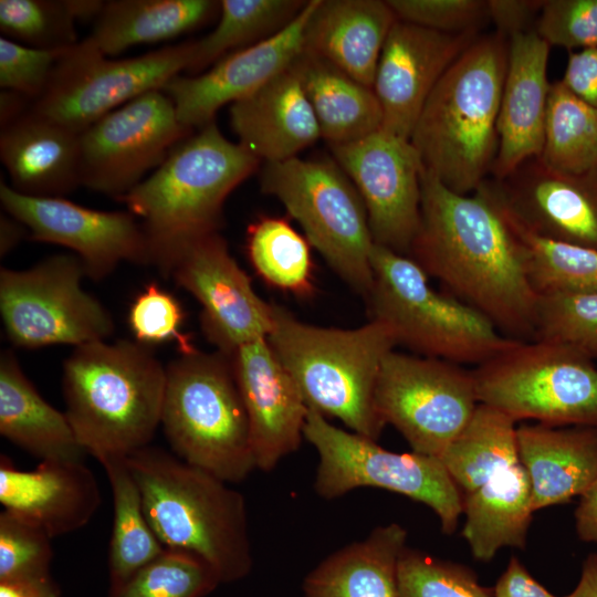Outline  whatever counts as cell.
<instances>
[{
    "instance_id": "cell-1",
    "label": "cell",
    "mask_w": 597,
    "mask_h": 597,
    "mask_svg": "<svg viewBox=\"0 0 597 597\" xmlns=\"http://www.w3.org/2000/svg\"><path fill=\"white\" fill-rule=\"evenodd\" d=\"M408 256L504 336L534 339L538 295L521 243L483 197L459 195L423 168L420 223Z\"/></svg>"
},
{
    "instance_id": "cell-2",
    "label": "cell",
    "mask_w": 597,
    "mask_h": 597,
    "mask_svg": "<svg viewBox=\"0 0 597 597\" xmlns=\"http://www.w3.org/2000/svg\"><path fill=\"white\" fill-rule=\"evenodd\" d=\"M260 163L212 122L176 145L151 175L118 200L139 219L151 265L163 276L168 277L190 244L219 232L228 196Z\"/></svg>"
},
{
    "instance_id": "cell-3",
    "label": "cell",
    "mask_w": 597,
    "mask_h": 597,
    "mask_svg": "<svg viewBox=\"0 0 597 597\" xmlns=\"http://www.w3.org/2000/svg\"><path fill=\"white\" fill-rule=\"evenodd\" d=\"M507 59V36L480 34L439 80L410 136L423 168L459 195L491 176Z\"/></svg>"
},
{
    "instance_id": "cell-4",
    "label": "cell",
    "mask_w": 597,
    "mask_h": 597,
    "mask_svg": "<svg viewBox=\"0 0 597 597\" xmlns=\"http://www.w3.org/2000/svg\"><path fill=\"white\" fill-rule=\"evenodd\" d=\"M146 519L165 548L205 559L221 584L253 567L244 496L228 482L158 447L125 457Z\"/></svg>"
},
{
    "instance_id": "cell-5",
    "label": "cell",
    "mask_w": 597,
    "mask_h": 597,
    "mask_svg": "<svg viewBox=\"0 0 597 597\" xmlns=\"http://www.w3.org/2000/svg\"><path fill=\"white\" fill-rule=\"evenodd\" d=\"M166 367L150 347L121 339L77 347L63 365L65 415L95 459L149 446L160 425Z\"/></svg>"
},
{
    "instance_id": "cell-6",
    "label": "cell",
    "mask_w": 597,
    "mask_h": 597,
    "mask_svg": "<svg viewBox=\"0 0 597 597\" xmlns=\"http://www.w3.org/2000/svg\"><path fill=\"white\" fill-rule=\"evenodd\" d=\"M266 338L308 409L378 440L385 423L375 405L376 384L384 359L397 346L388 326L375 320L347 329L317 326L273 303Z\"/></svg>"
},
{
    "instance_id": "cell-7",
    "label": "cell",
    "mask_w": 597,
    "mask_h": 597,
    "mask_svg": "<svg viewBox=\"0 0 597 597\" xmlns=\"http://www.w3.org/2000/svg\"><path fill=\"white\" fill-rule=\"evenodd\" d=\"M160 425L175 455L228 483L256 469L230 355L198 349L169 362Z\"/></svg>"
},
{
    "instance_id": "cell-8",
    "label": "cell",
    "mask_w": 597,
    "mask_h": 597,
    "mask_svg": "<svg viewBox=\"0 0 597 597\" xmlns=\"http://www.w3.org/2000/svg\"><path fill=\"white\" fill-rule=\"evenodd\" d=\"M373 286L366 303L370 320L390 328L397 346L416 355L459 365H481L514 341L483 314L439 292L409 256L374 243Z\"/></svg>"
},
{
    "instance_id": "cell-9",
    "label": "cell",
    "mask_w": 597,
    "mask_h": 597,
    "mask_svg": "<svg viewBox=\"0 0 597 597\" xmlns=\"http://www.w3.org/2000/svg\"><path fill=\"white\" fill-rule=\"evenodd\" d=\"M260 185L298 222L337 276L366 301L374 281V241L365 205L336 160L293 157L266 163Z\"/></svg>"
},
{
    "instance_id": "cell-10",
    "label": "cell",
    "mask_w": 597,
    "mask_h": 597,
    "mask_svg": "<svg viewBox=\"0 0 597 597\" xmlns=\"http://www.w3.org/2000/svg\"><path fill=\"white\" fill-rule=\"evenodd\" d=\"M472 373L479 402L515 422L597 428V366L568 346L514 341Z\"/></svg>"
},
{
    "instance_id": "cell-11",
    "label": "cell",
    "mask_w": 597,
    "mask_h": 597,
    "mask_svg": "<svg viewBox=\"0 0 597 597\" xmlns=\"http://www.w3.org/2000/svg\"><path fill=\"white\" fill-rule=\"evenodd\" d=\"M304 439L318 454L314 481L318 496L333 500L358 488L385 489L428 505L443 533L455 531L463 513V493L439 458L389 451L377 440L341 429L311 409Z\"/></svg>"
},
{
    "instance_id": "cell-12",
    "label": "cell",
    "mask_w": 597,
    "mask_h": 597,
    "mask_svg": "<svg viewBox=\"0 0 597 597\" xmlns=\"http://www.w3.org/2000/svg\"><path fill=\"white\" fill-rule=\"evenodd\" d=\"M81 259L55 254L30 269L0 270V313L6 336L15 347H74L105 341L114 321L98 300L85 292Z\"/></svg>"
},
{
    "instance_id": "cell-13",
    "label": "cell",
    "mask_w": 597,
    "mask_h": 597,
    "mask_svg": "<svg viewBox=\"0 0 597 597\" xmlns=\"http://www.w3.org/2000/svg\"><path fill=\"white\" fill-rule=\"evenodd\" d=\"M195 40L128 59H108L88 39L71 46L54 66L32 109L81 134L97 119L188 71Z\"/></svg>"
},
{
    "instance_id": "cell-14",
    "label": "cell",
    "mask_w": 597,
    "mask_h": 597,
    "mask_svg": "<svg viewBox=\"0 0 597 597\" xmlns=\"http://www.w3.org/2000/svg\"><path fill=\"white\" fill-rule=\"evenodd\" d=\"M479 404L473 373L462 365L395 349L381 364L377 412L413 452L440 458Z\"/></svg>"
},
{
    "instance_id": "cell-15",
    "label": "cell",
    "mask_w": 597,
    "mask_h": 597,
    "mask_svg": "<svg viewBox=\"0 0 597 597\" xmlns=\"http://www.w3.org/2000/svg\"><path fill=\"white\" fill-rule=\"evenodd\" d=\"M191 134L165 92L142 94L80 134L81 186L119 200Z\"/></svg>"
},
{
    "instance_id": "cell-16",
    "label": "cell",
    "mask_w": 597,
    "mask_h": 597,
    "mask_svg": "<svg viewBox=\"0 0 597 597\" xmlns=\"http://www.w3.org/2000/svg\"><path fill=\"white\" fill-rule=\"evenodd\" d=\"M474 193L540 238L597 251V170L559 171L533 157Z\"/></svg>"
},
{
    "instance_id": "cell-17",
    "label": "cell",
    "mask_w": 597,
    "mask_h": 597,
    "mask_svg": "<svg viewBox=\"0 0 597 597\" xmlns=\"http://www.w3.org/2000/svg\"><path fill=\"white\" fill-rule=\"evenodd\" d=\"M329 147L365 205L374 243L408 256L420 223L423 171L411 142L379 129Z\"/></svg>"
},
{
    "instance_id": "cell-18",
    "label": "cell",
    "mask_w": 597,
    "mask_h": 597,
    "mask_svg": "<svg viewBox=\"0 0 597 597\" xmlns=\"http://www.w3.org/2000/svg\"><path fill=\"white\" fill-rule=\"evenodd\" d=\"M6 212L29 230V239L65 247L77 255L86 276L101 281L122 262L151 265L146 234L129 211H102L59 197H32L0 182Z\"/></svg>"
},
{
    "instance_id": "cell-19",
    "label": "cell",
    "mask_w": 597,
    "mask_h": 597,
    "mask_svg": "<svg viewBox=\"0 0 597 597\" xmlns=\"http://www.w3.org/2000/svg\"><path fill=\"white\" fill-rule=\"evenodd\" d=\"M168 277L200 304L202 334L217 350L231 355L240 346L269 336L273 303L256 294L250 276L231 255L219 232L185 249L172 263Z\"/></svg>"
},
{
    "instance_id": "cell-20",
    "label": "cell",
    "mask_w": 597,
    "mask_h": 597,
    "mask_svg": "<svg viewBox=\"0 0 597 597\" xmlns=\"http://www.w3.org/2000/svg\"><path fill=\"white\" fill-rule=\"evenodd\" d=\"M480 32L444 33L397 20L384 44L374 81L381 129L409 139L432 90Z\"/></svg>"
},
{
    "instance_id": "cell-21",
    "label": "cell",
    "mask_w": 597,
    "mask_h": 597,
    "mask_svg": "<svg viewBox=\"0 0 597 597\" xmlns=\"http://www.w3.org/2000/svg\"><path fill=\"white\" fill-rule=\"evenodd\" d=\"M317 0H310L282 31L232 51L208 71L177 75L161 88L172 101L179 121L189 128L214 122L216 113L233 104L289 69L304 48V29Z\"/></svg>"
},
{
    "instance_id": "cell-22",
    "label": "cell",
    "mask_w": 597,
    "mask_h": 597,
    "mask_svg": "<svg viewBox=\"0 0 597 597\" xmlns=\"http://www.w3.org/2000/svg\"><path fill=\"white\" fill-rule=\"evenodd\" d=\"M230 357L256 469L271 471L300 448L308 408L266 337L240 346Z\"/></svg>"
},
{
    "instance_id": "cell-23",
    "label": "cell",
    "mask_w": 597,
    "mask_h": 597,
    "mask_svg": "<svg viewBox=\"0 0 597 597\" xmlns=\"http://www.w3.org/2000/svg\"><path fill=\"white\" fill-rule=\"evenodd\" d=\"M0 502L53 538L85 526L101 505V493L83 461L45 460L23 471L1 454Z\"/></svg>"
},
{
    "instance_id": "cell-24",
    "label": "cell",
    "mask_w": 597,
    "mask_h": 597,
    "mask_svg": "<svg viewBox=\"0 0 597 597\" xmlns=\"http://www.w3.org/2000/svg\"><path fill=\"white\" fill-rule=\"evenodd\" d=\"M551 46L534 30L509 38L498 116L499 148L491 177L503 178L544 146Z\"/></svg>"
},
{
    "instance_id": "cell-25",
    "label": "cell",
    "mask_w": 597,
    "mask_h": 597,
    "mask_svg": "<svg viewBox=\"0 0 597 597\" xmlns=\"http://www.w3.org/2000/svg\"><path fill=\"white\" fill-rule=\"evenodd\" d=\"M230 123L238 143L264 164L297 157L321 137L318 122L292 65L231 104Z\"/></svg>"
},
{
    "instance_id": "cell-26",
    "label": "cell",
    "mask_w": 597,
    "mask_h": 597,
    "mask_svg": "<svg viewBox=\"0 0 597 597\" xmlns=\"http://www.w3.org/2000/svg\"><path fill=\"white\" fill-rule=\"evenodd\" d=\"M0 158L22 195L64 198L81 186L80 134L32 107L1 127Z\"/></svg>"
},
{
    "instance_id": "cell-27",
    "label": "cell",
    "mask_w": 597,
    "mask_h": 597,
    "mask_svg": "<svg viewBox=\"0 0 597 597\" xmlns=\"http://www.w3.org/2000/svg\"><path fill=\"white\" fill-rule=\"evenodd\" d=\"M397 18L381 0H317L305 29L310 51L373 87L378 61Z\"/></svg>"
},
{
    "instance_id": "cell-28",
    "label": "cell",
    "mask_w": 597,
    "mask_h": 597,
    "mask_svg": "<svg viewBox=\"0 0 597 597\" xmlns=\"http://www.w3.org/2000/svg\"><path fill=\"white\" fill-rule=\"evenodd\" d=\"M516 433L534 512L579 496L597 479V428L524 423Z\"/></svg>"
},
{
    "instance_id": "cell-29",
    "label": "cell",
    "mask_w": 597,
    "mask_h": 597,
    "mask_svg": "<svg viewBox=\"0 0 597 597\" xmlns=\"http://www.w3.org/2000/svg\"><path fill=\"white\" fill-rule=\"evenodd\" d=\"M406 541L401 525L377 526L308 572L302 585L304 597H398L397 569Z\"/></svg>"
},
{
    "instance_id": "cell-30",
    "label": "cell",
    "mask_w": 597,
    "mask_h": 597,
    "mask_svg": "<svg viewBox=\"0 0 597 597\" xmlns=\"http://www.w3.org/2000/svg\"><path fill=\"white\" fill-rule=\"evenodd\" d=\"M0 433L41 461H83L86 454L65 412L44 400L10 349L0 354Z\"/></svg>"
},
{
    "instance_id": "cell-31",
    "label": "cell",
    "mask_w": 597,
    "mask_h": 597,
    "mask_svg": "<svg viewBox=\"0 0 597 597\" xmlns=\"http://www.w3.org/2000/svg\"><path fill=\"white\" fill-rule=\"evenodd\" d=\"M329 146L366 137L383 125V112L373 87L353 78L327 60L303 49L293 62Z\"/></svg>"
},
{
    "instance_id": "cell-32",
    "label": "cell",
    "mask_w": 597,
    "mask_h": 597,
    "mask_svg": "<svg viewBox=\"0 0 597 597\" xmlns=\"http://www.w3.org/2000/svg\"><path fill=\"white\" fill-rule=\"evenodd\" d=\"M533 512L530 479L521 462L463 495L462 535L473 557L489 562L502 547L524 548Z\"/></svg>"
},
{
    "instance_id": "cell-33",
    "label": "cell",
    "mask_w": 597,
    "mask_h": 597,
    "mask_svg": "<svg viewBox=\"0 0 597 597\" xmlns=\"http://www.w3.org/2000/svg\"><path fill=\"white\" fill-rule=\"evenodd\" d=\"M212 0H113L95 20L88 39L105 55L137 44L178 38L200 28L219 12Z\"/></svg>"
},
{
    "instance_id": "cell-34",
    "label": "cell",
    "mask_w": 597,
    "mask_h": 597,
    "mask_svg": "<svg viewBox=\"0 0 597 597\" xmlns=\"http://www.w3.org/2000/svg\"><path fill=\"white\" fill-rule=\"evenodd\" d=\"M504 412L479 404L472 418L440 455L463 495L517 463V427Z\"/></svg>"
},
{
    "instance_id": "cell-35",
    "label": "cell",
    "mask_w": 597,
    "mask_h": 597,
    "mask_svg": "<svg viewBox=\"0 0 597 597\" xmlns=\"http://www.w3.org/2000/svg\"><path fill=\"white\" fill-rule=\"evenodd\" d=\"M104 468L113 496V525L108 549L109 586H117L157 557L165 547L151 530L138 485L125 457L96 459Z\"/></svg>"
},
{
    "instance_id": "cell-36",
    "label": "cell",
    "mask_w": 597,
    "mask_h": 597,
    "mask_svg": "<svg viewBox=\"0 0 597 597\" xmlns=\"http://www.w3.org/2000/svg\"><path fill=\"white\" fill-rule=\"evenodd\" d=\"M307 1L300 0H222L216 28L195 40V53L188 69L197 75L221 57L262 40L287 27Z\"/></svg>"
},
{
    "instance_id": "cell-37",
    "label": "cell",
    "mask_w": 597,
    "mask_h": 597,
    "mask_svg": "<svg viewBox=\"0 0 597 597\" xmlns=\"http://www.w3.org/2000/svg\"><path fill=\"white\" fill-rule=\"evenodd\" d=\"M311 247L286 218L260 216L247 228L245 249L255 273L301 298L315 292Z\"/></svg>"
},
{
    "instance_id": "cell-38",
    "label": "cell",
    "mask_w": 597,
    "mask_h": 597,
    "mask_svg": "<svg viewBox=\"0 0 597 597\" xmlns=\"http://www.w3.org/2000/svg\"><path fill=\"white\" fill-rule=\"evenodd\" d=\"M540 158L559 171L597 170V108L572 93L561 80L549 86Z\"/></svg>"
},
{
    "instance_id": "cell-39",
    "label": "cell",
    "mask_w": 597,
    "mask_h": 597,
    "mask_svg": "<svg viewBox=\"0 0 597 597\" xmlns=\"http://www.w3.org/2000/svg\"><path fill=\"white\" fill-rule=\"evenodd\" d=\"M519 239L537 295L596 294L597 251L540 238L502 217Z\"/></svg>"
},
{
    "instance_id": "cell-40",
    "label": "cell",
    "mask_w": 597,
    "mask_h": 597,
    "mask_svg": "<svg viewBox=\"0 0 597 597\" xmlns=\"http://www.w3.org/2000/svg\"><path fill=\"white\" fill-rule=\"evenodd\" d=\"M51 537L35 524L3 510L0 513V584L32 597H60L52 577Z\"/></svg>"
},
{
    "instance_id": "cell-41",
    "label": "cell",
    "mask_w": 597,
    "mask_h": 597,
    "mask_svg": "<svg viewBox=\"0 0 597 597\" xmlns=\"http://www.w3.org/2000/svg\"><path fill=\"white\" fill-rule=\"evenodd\" d=\"M221 580L201 557L189 552L165 548L117 586L108 597H205Z\"/></svg>"
},
{
    "instance_id": "cell-42",
    "label": "cell",
    "mask_w": 597,
    "mask_h": 597,
    "mask_svg": "<svg viewBox=\"0 0 597 597\" xmlns=\"http://www.w3.org/2000/svg\"><path fill=\"white\" fill-rule=\"evenodd\" d=\"M69 0H0L6 38L43 50H65L80 41Z\"/></svg>"
},
{
    "instance_id": "cell-43",
    "label": "cell",
    "mask_w": 597,
    "mask_h": 597,
    "mask_svg": "<svg viewBox=\"0 0 597 597\" xmlns=\"http://www.w3.org/2000/svg\"><path fill=\"white\" fill-rule=\"evenodd\" d=\"M398 597H493L469 567L406 547L397 569Z\"/></svg>"
},
{
    "instance_id": "cell-44",
    "label": "cell",
    "mask_w": 597,
    "mask_h": 597,
    "mask_svg": "<svg viewBox=\"0 0 597 597\" xmlns=\"http://www.w3.org/2000/svg\"><path fill=\"white\" fill-rule=\"evenodd\" d=\"M534 339L597 358V293L540 295Z\"/></svg>"
},
{
    "instance_id": "cell-45",
    "label": "cell",
    "mask_w": 597,
    "mask_h": 597,
    "mask_svg": "<svg viewBox=\"0 0 597 597\" xmlns=\"http://www.w3.org/2000/svg\"><path fill=\"white\" fill-rule=\"evenodd\" d=\"M186 314L182 305L158 283L150 282L133 301L128 325L135 341L150 347L176 343L180 355L198 350L191 336L182 331Z\"/></svg>"
},
{
    "instance_id": "cell-46",
    "label": "cell",
    "mask_w": 597,
    "mask_h": 597,
    "mask_svg": "<svg viewBox=\"0 0 597 597\" xmlns=\"http://www.w3.org/2000/svg\"><path fill=\"white\" fill-rule=\"evenodd\" d=\"M534 31L568 52L597 48V0H543Z\"/></svg>"
},
{
    "instance_id": "cell-47",
    "label": "cell",
    "mask_w": 597,
    "mask_h": 597,
    "mask_svg": "<svg viewBox=\"0 0 597 597\" xmlns=\"http://www.w3.org/2000/svg\"><path fill=\"white\" fill-rule=\"evenodd\" d=\"M397 20L444 33L480 32L488 0H387Z\"/></svg>"
},
{
    "instance_id": "cell-48",
    "label": "cell",
    "mask_w": 597,
    "mask_h": 597,
    "mask_svg": "<svg viewBox=\"0 0 597 597\" xmlns=\"http://www.w3.org/2000/svg\"><path fill=\"white\" fill-rule=\"evenodd\" d=\"M66 50L35 49L1 36V88L20 93L33 103L44 93L55 64Z\"/></svg>"
},
{
    "instance_id": "cell-49",
    "label": "cell",
    "mask_w": 597,
    "mask_h": 597,
    "mask_svg": "<svg viewBox=\"0 0 597 597\" xmlns=\"http://www.w3.org/2000/svg\"><path fill=\"white\" fill-rule=\"evenodd\" d=\"M543 0H488L489 18L496 32L511 38L534 30Z\"/></svg>"
},
{
    "instance_id": "cell-50",
    "label": "cell",
    "mask_w": 597,
    "mask_h": 597,
    "mask_svg": "<svg viewBox=\"0 0 597 597\" xmlns=\"http://www.w3.org/2000/svg\"><path fill=\"white\" fill-rule=\"evenodd\" d=\"M561 82L580 100L597 108V48L568 52Z\"/></svg>"
},
{
    "instance_id": "cell-51",
    "label": "cell",
    "mask_w": 597,
    "mask_h": 597,
    "mask_svg": "<svg viewBox=\"0 0 597 597\" xmlns=\"http://www.w3.org/2000/svg\"><path fill=\"white\" fill-rule=\"evenodd\" d=\"M493 597H556L542 586L516 558L511 557L498 579Z\"/></svg>"
},
{
    "instance_id": "cell-52",
    "label": "cell",
    "mask_w": 597,
    "mask_h": 597,
    "mask_svg": "<svg viewBox=\"0 0 597 597\" xmlns=\"http://www.w3.org/2000/svg\"><path fill=\"white\" fill-rule=\"evenodd\" d=\"M575 527L580 541L597 543V479L579 495Z\"/></svg>"
},
{
    "instance_id": "cell-53",
    "label": "cell",
    "mask_w": 597,
    "mask_h": 597,
    "mask_svg": "<svg viewBox=\"0 0 597 597\" xmlns=\"http://www.w3.org/2000/svg\"><path fill=\"white\" fill-rule=\"evenodd\" d=\"M29 235L28 228L17 218L4 211L0 216V255H8Z\"/></svg>"
},
{
    "instance_id": "cell-54",
    "label": "cell",
    "mask_w": 597,
    "mask_h": 597,
    "mask_svg": "<svg viewBox=\"0 0 597 597\" xmlns=\"http://www.w3.org/2000/svg\"><path fill=\"white\" fill-rule=\"evenodd\" d=\"M31 106L32 101L27 96L13 91L2 90L0 94L1 127L24 114Z\"/></svg>"
},
{
    "instance_id": "cell-55",
    "label": "cell",
    "mask_w": 597,
    "mask_h": 597,
    "mask_svg": "<svg viewBox=\"0 0 597 597\" xmlns=\"http://www.w3.org/2000/svg\"><path fill=\"white\" fill-rule=\"evenodd\" d=\"M565 597H597V553L585 558L577 586Z\"/></svg>"
},
{
    "instance_id": "cell-56",
    "label": "cell",
    "mask_w": 597,
    "mask_h": 597,
    "mask_svg": "<svg viewBox=\"0 0 597 597\" xmlns=\"http://www.w3.org/2000/svg\"><path fill=\"white\" fill-rule=\"evenodd\" d=\"M0 597H32L12 586L0 584Z\"/></svg>"
}]
</instances>
